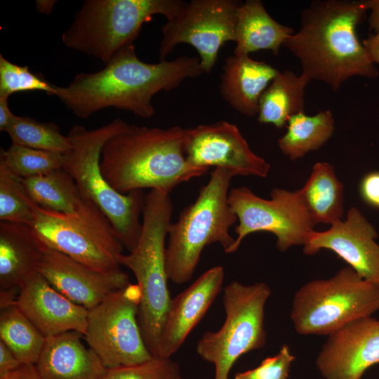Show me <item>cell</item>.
Segmentation results:
<instances>
[{"label":"cell","mask_w":379,"mask_h":379,"mask_svg":"<svg viewBox=\"0 0 379 379\" xmlns=\"http://www.w3.org/2000/svg\"><path fill=\"white\" fill-rule=\"evenodd\" d=\"M15 305L45 338L75 331L85 334L88 310L53 287L39 272L20 286Z\"/></svg>","instance_id":"ac0fdd59"},{"label":"cell","mask_w":379,"mask_h":379,"mask_svg":"<svg viewBox=\"0 0 379 379\" xmlns=\"http://www.w3.org/2000/svg\"><path fill=\"white\" fill-rule=\"evenodd\" d=\"M343 190L333 166L317 162L304 186L297 192L315 225H331L343 217Z\"/></svg>","instance_id":"cb8c5ba5"},{"label":"cell","mask_w":379,"mask_h":379,"mask_svg":"<svg viewBox=\"0 0 379 379\" xmlns=\"http://www.w3.org/2000/svg\"><path fill=\"white\" fill-rule=\"evenodd\" d=\"M99 379H184L179 365L171 358L152 357L147 361L106 368Z\"/></svg>","instance_id":"d6a6232c"},{"label":"cell","mask_w":379,"mask_h":379,"mask_svg":"<svg viewBox=\"0 0 379 379\" xmlns=\"http://www.w3.org/2000/svg\"><path fill=\"white\" fill-rule=\"evenodd\" d=\"M368 11L364 1H314L302 10L300 26L283 46L300 60L302 74L337 91L349 78H375L377 69L356 28Z\"/></svg>","instance_id":"7a4b0ae2"},{"label":"cell","mask_w":379,"mask_h":379,"mask_svg":"<svg viewBox=\"0 0 379 379\" xmlns=\"http://www.w3.org/2000/svg\"><path fill=\"white\" fill-rule=\"evenodd\" d=\"M375 227L356 208L352 207L345 220L323 232L314 230L303 246L307 255L328 249L346 262L359 276L379 287V245Z\"/></svg>","instance_id":"2e32d148"},{"label":"cell","mask_w":379,"mask_h":379,"mask_svg":"<svg viewBox=\"0 0 379 379\" xmlns=\"http://www.w3.org/2000/svg\"><path fill=\"white\" fill-rule=\"evenodd\" d=\"M183 149L187 161L192 166H213L235 175L265 178L270 165L255 154L234 124L220 121L184 129Z\"/></svg>","instance_id":"5bb4252c"},{"label":"cell","mask_w":379,"mask_h":379,"mask_svg":"<svg viewBox=\"0 0 379 379\" xmlns=\"http://www.w3.org/2000/svg\"><path fill=\"white\" fill-rule=\"evenodd\" d=\"M0 379H43L39 374L34 364H21L9 374Z\"/></svg>","instance_id":"8d00e7d4"},{"label":"cell","mask_w":379,"mask_h":379,"mask_svg":"<svg viewBox=\"0 0 379 379\" xmlns=\"http://www.w3.org/2000/svg\"><path fill=\"white\" fill-rule=\"evenodd\" d=\"M293 33V28L279 23L259 0L241 3L237 12L234 55H249L270 50L278 55L280 47Z\"/></svg>","instance_id":"603a6c76"},{"label":"cell","mask_w":379,"mask_h":379,"mask_svg":"<svg viewBox=\"0 0 379 379\" xmlns=\"http://www.w3.org/2000/svg\"><path fill=\"white\" fill-rule=\"evenodd\" d=\"M41 91L49 95L54 93V85L43 76L32 72L27 66H21L0 55V96L8 97L15 93Z\"/></svg>","instance_id":"1f68e13d"},{"label":"cell","mask_w":379,"mask_h":379,"mask_svg":"<svg viewBox=\"0 0 379 379\" xmlns=\"http://www.w3.org/2000/svg\"><path fill=\"white\" fill-rule=\"evenodd\" d=\"M270 294L262 281L246 285L234 281L225 287V321L218 331L204 333L196 347L201 359L213 364L214 379H229L240 357L265 345V307Z\"/></svg>","instance_id":"30bf717a"},{"label":"cell","mask_w":379,"mask_h":379,"mask_svg":"<svg viewBox=\"0 0 379 379\" xmlns=\"http://www.w3.org/2000/svg\"><path fill=\"white\" fill-rule=\"evenodd\" d=\"M32 200L22 178L0 164V220L30 225L33 220Z\"/></svg>","instance_id":"4dcf8cb0"},{"label":"cell","mask_w":379,"mask_h":379,"mask_svg":"<svg viewBox=\"0 0 379 379\" xmlns=\"http://www.w3.org/2000/svg\"><path fill=\"white\" fill-rule=\"evenodd\" d=\"M241 2L235 0H192L180 9L161 28L160 60L180 44H188L198 52L201 66L210 73L220 48L235 41L237 12Z\"/></svg>","instance_id":"4fadbf2b"},{"label":"cell","mask_w":379,"mask_h":379,"mask_svg":"<svg viewBox=\"0 0 379 379\" xmlns=\"http://www.w3.org/2000/svg\"><path fill=\"white\" fill-rule=\"evenodd\" d=\"M368 10H371L368 18L370 28L379 32V0L364 1Z\"/></svg>","instance_id":"ab89813d"},{"label":"cell","mask_w":379,"mask_h":379,"mask_svg":"<svg viewBox=\"0 0 379 379\" xmlns=\"http://www.w3.org/2000/svg\"><path fill=\"white\" fill-rule=\"evenodd\" d=\"M310 81L290 70L279 72L259 100L258 121L282 128L288 119L304 112L305 89Z\"/></svg>","instance_id":"d4e9b609"},{"label":"cell","mask_w":379,"mask_h":379,"mask_svg":"<svg viewBox=\"0 0 379 379\" xmlns=\"http://www.w3.org/2000/svg\"><path fill=\"white\" fill-rule=\"evenodd\" d=\"M55 2V1H36V10L40 13H50L53 11Z\"/></svg>","instance_id":"60d3db41"},{"label":"cell","mask_w":379,"mask_h":379,"mask_svg":"<svg viewBox=\"0 0 379 379\" xmlns=\"http://www.w3.org/2000/svg\"><path fill=\"white\" fill-rule=\"evenodd\" d=\"M362 44L371 61L379 64V32L371 34Z\"/></svg>","instance_id":"74e56055"},{"label":"cell","mask_w":379,"mask_h":379,"mask_svg":"<svg viewBox=\"0 0 379 379\" xmlns=\"http://www.w3.org/2000/svg\"><path fill=\"white\" fill-rule=\"evenodd\" d=\"M37 272L57 291L87 310L130 283L121 270L100 272L47 246Z\"/></svg>","instance_id":"e0dca14e"},{"label":"cell","mask_w":379,"mask_h":379,"mask_svg":"<svg viewBox=\"0 0 379 379\" xmlns=\"http://www.w3.org/2000/svg\"><path fill=\"white\" fill-rule=\"evenodd\" d=\"M15 114L8 105V97L0 96V131H5L13 121Z\"/></svg>","instance_id":"f35d334b"},{"label":"cell","mask_w":379,"mask_h":379,"mask_svg":"<svg viewBox=\"0 0 379 379\" xmlns=\"http://www.w3.org/2000/svg\"><path fill=\"white\" fill-rule=\"evenodd\" d=\"M105 65L98 72L75 75L67 86L54 85L53 95L81 119L107 107L149 118L155 112L152 102L154 95L205 73L198 58L180 56L157 63L142 62L133 44L120 49Z\"/></svg>","instance_id":"6da1fadb"},{"label":"cell","mask_w":379,"mask_h":379,"mask_svg":"<svg viewBox=\"0 0 379 379\" xmlns=\"http://www.w3.org/2000/svg\"><path fill=\"white\" fill-rule=\"evenodd\" d=\"M295 359L289 347L284 345L277 354L266 357L253 369L237 373L234 379H287Z\"/></svg>","instance_id":"836d02e7"},{"label":"cell","mask_w":379,"mask_h":379,"mask_svg":"<svg viewBox=\"0 0 379 379\" xmlns=\"http://www.w3.org/2000/svg\"><path fill=\"white\" fill-rule=\"evenodd\" d=\"M234 176L226 169L215 168L195 201L171 222L165 261L168 278L173 283L184 284L192 278L205 246L218 243L225 253H232L235 239L230 228L238 220L228 201Z\"/></svg>","instance_id":"277c9868"},{"label":"cell","mask_w":379,"mask_h":379,"mask_svg":"<svg viewBox=\"0 0 379 379\" xmlns=\"http://www.w3.org/2000/svg\"><path fill=\"white\" fill-rule=\"evenodd\" d=\"M46 338L15 305L1 309L0 340L21 364H35Z\"/></svg>","instance_id":"83f0119b"},{"label":"cell","mask_w":379,"mask_h":379,"mask_svg":"<svg viewBox=\"0 0 379 379\" xmlns=\"http://www.w3.org/2000/svg\"><path fill=\"white\" fill-rule=\"evenodd\" d=\"M184 128L128 124L105 143L100 167L107 183L128 194L149 188L171 192L208 169L191 166L183 149Z\"/></svg>","instance_id":"3957f363"},{"label":"cell","mask_w":379,"mask_h":379,"mask_svg":"<svg viewBox=\"0 0 379 379\" xmlns=\"http://www.w3.org/2000/svg\"><path fill=\"white\" fill-rule=\"evenodd\" d=\"M64 154L31 148L12 143L1 149L0 164L15 175L28 178L62 168Z\"/></svg>","instance_id":"f546056e"},{"label":"cell","mask_w":379,"mask_h":379,"mask_svg":"<svg viewBox=\"0 0 379 379\" xmlns=\"http://www.w3.org/2000/svg\"><path fill=\"white\" fill-rule=\"evenodd\" d=\"M20 364L12 351L0 340V377L9 374Z\"/></svg>","instance_id":"d590c367"},{"label":"cell","mask_w":379,"mask_h":379,"mask_svg":"<svg viewBox=\"0 0 379 379\" xmlns=\"http://www.w3.org/2000/svg\"><path fill=\"white\" fill-rule=\"evenodd\" d=\"M180 0H86L62 34L67 47L106 64L120 49L133 44L145 22L154 15H175Z\"/></svg>","instance_id":"52a82bcc"},{"label":"cell","mask_w":379,"mask_h":379,"mask_svg":"<svg viewBox=\"0 0 379 379\" xmlns=\"http://www.w3.org/2000/svg\"><path fill=\"white\" fill-rule=\"evenodd\" d=\"M379 364V319L352 321L328 335L316 359L324 379H361Z\"/></svg>","instance_id":"9a60e30c"},{"label":"cell","mask_w":379,"mask_h":379,"mask_svg":"<svg viewBox=\"0 0 379 379\" xmlns=\"http://www.w3.org/2000/svg\"><path fill=\"white\" fill-rule=\"evenodd\" d=\"M6 132L12 143L31 148L65 154L72 147L69 138L56 124L27 117L15 115Z\"/></svg>","instance_id":"f1b7e54d"},{"label":"cell","mask_w":379,"mask_h":379,"mask_svg":"<svg viewBox=\"0 0 379 379\" xmlns=\"http://www.w3.org/2000/svg\"><path fill=\"white\" fill-rule=\"evenodd\" d=\"M359 193L367 204L379 209V171L370 172L363 177Z\"/></svg>","instance_id":"e575fe53"},{"label":"cell","mask_w":379,"mask_h":379,"mask_svg":"<svg viewBox=\"0 0 379 379\" xmlns=\"http://www.w3.org/2000/svg\"><path fill=\"white\" fill-rule=\"evenodd\" d=\"M46 246L25 224L0 222V291L19 289L34 272Z\"/></svg>","instance_id":"7402d4cb"},{"label":"cell","mask_w":379,"mask_h":379,"mask_svg":"<svg viewBox=\"0 0 379 379\" xmlns=\"http://www.w3.org/2000/svg\"><path fill=\"white\" fill-rule=\"evenodd\" d=\"M22 182L29 199L46 209L75 214L84 199L73 178L62 168L22 178Z\"/></svg>","instance_id":"4316f807"},{"label":"cell","mask_w":379,"mask_h":379,"mask_svg":"<svg viewBox=\"0 0 379 379\" xmlns=\"http://www.w3.org/2000/svg\"><path fill=\"white\" fill-rule=\"evenodd\" d=\"M75 331L46 338L34 366L43 379H99L106 368Z\"/></svg>","instance_id":"ffe728a7"},{"label":"cell","mask_w":379,"mask_h":379,"mask_svg":"<svg viewBox=\"0 0 379 379\" xmlns=\"http://www.w3.org/2000/svg\"><path fill=\"white\" fill-rule=\"evenodd\" d=\"M228 201L239 220L232 253L255 232L274 234L277 248L284 252L294 246H304L314 231L315 224L297 191L274 188L270 199H265L246 187H237L230 190Z\"/></svg>","instance_id":"7c38bea8"},{"label":"cell","mask_w":379,"mask_h":379,"mask_svg":"<svg viewBox=\"0 0 379 379\" xmlns=\"http://www.w3.org/2000/svg\"><path fill=\"white\" fill-rule=\"evenodd\" d=\"M29 225L44 244L100 272L121 270L124 246L104 213L84 198L77 213L44 208L32 201Z\"/></svg>","instance_id":"9c48e42d"},{"label":"cell","mask_w":379,"mask_h":379,"mask_svg":"<svg viewBox=\"0 0 379 379\" xmlns=\"http://www.w3.org/2000/svg\"><path fill=\"white\" fill-rule=\"evenodd\" d=\"M286 133L278 140L282 153L292 161L318 149L332 136L334 118L331 110L321 111L309 116L300 112L291 117Z\"/></svg>","instance_id":"484cf974"},{"label":"cell","mask_w":379,"mask_h":379,"mask_svg":"<svg viewBox=\"0 0 379 379\" xmlns=\"http://www.w3.org/2000/svg\"><path fill=\"white\" fill-rule=\"evenodd\" d=\"M378 311L379 287L346 267L328 279L301 286L293 295L290 317L298 333L328 336L346 324Z\"/></svg>","instance_id":"ba28073f"},{"label":"cell","mask_w":379,"mask_h":379,"mask_svg":"<svg viewBox=\"0 0 379 379\" xmlns=\"http://www.w3.org/2000/svg\"><path fill=\"white\" fill-rule=\"evenodd\" d=\"M279 71L249 55L225 59L220 76V93L235 110L246 117L258 114L261 95Z\"/></svg>","instance_id":"44dd1931"},{"label":"cell","mask_w":379,"mask_h":379,"mask_svg":"<svg viewBox=\"0 0 379 379\" xmlns=\"http://www.w3.org/2000/svg\"><path fill=\"white\" fill-rule=\"evenodd\" d=\"M224 277L222 267H213L171 299L156 357L171 358L178 350L220 292Z\"/></svg>","instance_id":"d6986e66"},{"label":"cell","mask_w":379,"mask_h":379,"mask_svg":"<svg viewBox=\"0 0 379 379\" xmlns=\"http://www.w3.org/2000/svg\"><path fill=\"white\" fill-rule=\"evenodd\" d=\"M140 301V287L129 283L88 310L84 338L106 368L139 364L153 357L138 322Z\"/></svg>","instance_id":"8fae6325"},{"label":"cell","mask_w":379,"mask_h":379,"mask_svg":"<svg viewBox=\"0 0 379 379\" xmlns=\"http://www.w3.org/2000/svg\"><path fill=\"white\" fill-rule=\"evenodd\" d=\"M128 125L117 118L92 130L80 125L72 126L67 135L72 147L64 154L62 168L73 178L81 195L104 213L124 247L130 252L140 235V215L145 196L142 190L119 193L105 180L100 167L105 143Z\"/></svg>","instance_id":"8992f818"},{"label":"cell","mask_w":379,"mask_h":379,"mask_svg":"<svg viewBox=\"0 0 379 379\" xmlns=\"http://www.w3.org/2000/svg\"><path fill=\"white\" fill-rule=\"evenodd\" d=\"M170 193L151 190L142 208V230L136 246L120 254L121 265L134 274L141 291L138 322L144 341L156 357L171 298L168 288L165 239L173 213Z\"/></svg>","instance_id":"5b68a950"}]
</instances>
